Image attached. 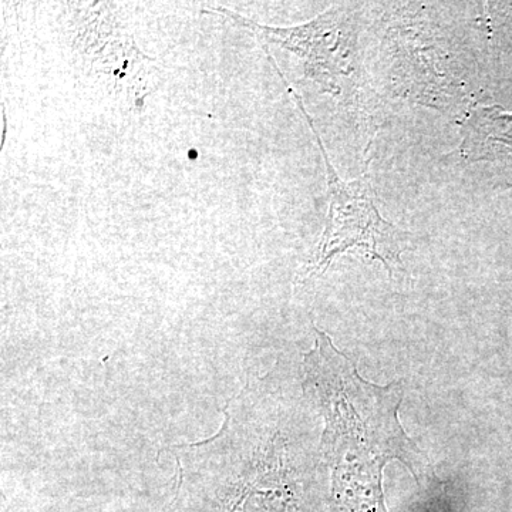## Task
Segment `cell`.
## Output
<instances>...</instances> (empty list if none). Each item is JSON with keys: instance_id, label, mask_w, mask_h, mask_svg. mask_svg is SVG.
<instances>
[{"instance_id": "3957f363", "label": "cell", "mask_w": 512, "mask_h": 512, "mask_svg": "<svg viewBox=\"0 0 512 512\" xmlns=\"http://www.w3.org/2000/svg\"><path fill=\"white\" fill-rule=\"evenodd\" d=\"M205 12L224 16L239 28L248 30L264 46L275 45L295 53L303 62L306 77L318 83L323 92L339 94L340 77L352 72L346 29L348 10L345 8L333 6L311 22L288 28L262 25L222 6Z\"/></svg>"}, {"instance_id": "277c9868", "label": "cell", "mask_w": 512, "mask_h": 512, "mask_svg": "<svg viewBox=\"0 0 512 512\" xmlns=\"http://www.w3.org/2000/svg\"><path fill=\"white\" fill-rule=\"evenodd\" d=\"M74 46L90 59L97 72L123 83L134 72H146L150 57L141 53L133 35L121 26L107 3H92L74 35Z\"/></svg>"}, {"instance_id": "5b68a950", "label": "cell", "mask_w": 512, "mask_h": 512, "mask_svg": "<svg viewBox=\"0 0 512 512\" xmlns=\"http://www.w3.org/2000/svg\"><path fill=\"white\" fill-rule=\"evenodd\" d=\"M458 154L468 161L512 165V114L497 106L476 107L463 124Z\"/></svg>"}, {"instance_id": "6da1fadb", "label": "cell", "mask_w": 512, "mask_h": 512, "mask_svg": "<svg viewBox=\"0 0 512 512\" xmlns=\"http://www.w3.org/2000/svg\"><path fill=\"white\" fill-rule=\"evenodd\" d=\"M315 346L303 357V390L323 420L320 451L332 467V491L346 512H387L383 471L402 461L416 480L431 473L429 457L399 420V383L376 386L359 376L326 333L313 328Z\"/></svg>"}, {"instance_id": "7a4b0ae2", "label": "cell", "mask_w": 512, "mask_h": 512, "mask_svg": "<svg viewBox=\"0 0 512 512\" xmlns=\"http://www.w3.org/2000/svg\"><path fill=\"white\" fill-rule=\"evenodd\" d=\"M268 59L271 60L286 90L291 94L302 116L305 117L306 123L311 127L313 137L322 153L326 178H328V217H326L325 229L319 239L318 248L303 271V278L309 279L322 275L332 264L333 259L352 249H359L370 258L382 262L390 278H393L397 272H403L402 254L406 251L409 235L380 215L372 187L366 177L357 178L350 183H346L339 177L338 171L330 163L328 151L323 146L322 138L319 136L318 128L313 124L312 117L306 111L302 97L295 92L286 80L285 74L279 69L278 63L269 53Z\"/></svg>"}]
</instances>
